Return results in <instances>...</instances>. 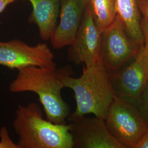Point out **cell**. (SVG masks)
Segmentation results:
<instances>
[{
  "label": "cell",
  "mask_w": 148,
  "mask_h": 148,
  "mask_svg": "<svg viewBox=\"0 0 148 148\" xmlns=\"http://www.w3.org/2000/svg\"><path fill=\"white\" fill-rule=\"evenodd\" d=\"M87 5L88 0H60V22L50 39L54 49L73 45Z\"/></svg>",
  "instance_id": "cell-10"
},
{
  "label": "cell",
  "mask_w": 148,
  "mask_h": 148,
  "mask_svg": "<svg viewBox=\"0 0 148 148\" xmlns=\"http://www.w3.org/2000/svg\"><path fill=\"white\" fill-rule=\"evenodd\" d=\"M111 135L123 148H134L148 130V123L136 104L116 96L112 102L106 120Z\"/></svg>",
  "instance_id": "cell-4"
},
{
  "label": "cell",
  "mask_w": 148,
  "mask_h": 148,
  "mask_svg": "<svg viewBox=\"0 0 148 148\" xmlns=\"http://www.w3.org/2000/svg\"><path fill=\"white\" fill-rule=\"evenodd\" d=\"M16 0H0V13L4 11L6 7Z\"/></svg>",
  "instance_id": "cell-19"
},
{
  "label": "cell",
  "mask_w": 148,
  "mask_h": 148,
  "mask_svg": "<svg viewBox=\"0 0 148 148\" xmlns=\"http://www.w3.org/2000/svg\"><path fill=\"white\" fill-rule=\"evenodd\" d=\"M117 97L137 105L148 79V60L140 50L130 63L110 76Z\"/></svg>",
  "instance_id": "cell-9"
},
{
  "label": "cell",
  "mask_w": 148,
  "mask_h": 148,
  "mask_svg": "<svg viewBox=\"0 0 148 148\" xmlns=\"http://www.w3.org/2000/svg\"><path fill=\"white\" fill-rule=\"evenodd\" d=\"M32 6L29 21L37 25L41 38L50 40L55 31L60 0H28Z\"/></svg>",
  "instance_id": "cell-11"
},
{
  "label": "cell",
  "mask_w": 148,
  "mask_h": 148,
  "mask_svg": "<svg viewBox=\"0 0 148 148\" xmlns=\"http://www.w3.org/2000/svg\"><path fill=\"white\" fill-rule=\"evenodd\" d=\"M65 88L73 90L76 101L74 114L95 116L106 120L109 109L117 95L111 78L100 59L85 67L81 76H68L63 79Z\"/></svg>",
  "instance_id": "cell-2"
},
{
  "label": "cell",
  "mask_w": 148,
  "mask_h": 148,
  "mask_svg": "<svg viewBox=\"0 0 148 148\" xmlns=\"http://www.w3.org/2000/svg\"><path fill=\"white\" fill-rule=\"evenodd\" d=\"M142 29L144 37V45L141 51L148 60V19L142 17Z\"/></svg>",
  "instance_id": "cell-16"
},
{
  "label": "cell",
  "mask_w": 148,
  "mask_h": 148,
  "mask_svg": "<svg viewBox=\"0 0 148 148\" xmlns=\"http://www.w3.org/2000/svg\"><path fill=\"white\" fill-rule=\"evenodd\" d=\"M101 32L87 5L74 42L68 50V59L88 67L99 60Z\"/></svg>",
  "instance_id": "cell-8"
},
{
  "label": "cell",
  "mask_w": 148,
  "mask_h": 148,
  "mask_svg": "<svg viewBox=\"0 0 148 148\" xmlns=\"http://www.w3.org/2000/svg\"><path fill=\"white\" fill-rule=\"evenodd\" d=\"M87 5L97 26L102 33L111 25L116 16L115 0H88Z\"/></svg>",
  "instance_id": "cell-13"
},
{
  "label": "cell",
  "mask_w": 148,
  "mask_h": 148,
  "mask_svg": "<svg viewBox=\"0 0 148 148\" xmlns=\"http://www.w3.org/2000/svg\"><path fill=\"white\" fill-rule=\"evenodd\" d=\"M13 126L19 148H73L67 124L44 119L41 109L35 103L19 106Z\"/></svg>",
  "instance_id": "cell-3"
},
{
  "label": "cell",
  "mask_w": 148,
  "mask_h": 148,
  "mask_svg": "<svg viewBox=\"0 0 148 148\" xmlns=\"http://www.w3.org/2000/svg\"><path fill=\"white\" fill-rule=\"evenodd\" d=\"M0 148H19L16 143L12 140L7 129L2 127L0 130Z\"/></svg>",
  "instance_id": "cell-15"
},
{
  "label": "cell",
  "mask_w": 148,
  "mask_h": 148,
  "mask_svg": "<svg viewBox=\"0 0 148 148\" xmlns=\"http://www.w3.org/2000/svg\"><path fill=\"white\" fill-rule=\"evenodd\" d=\"M138 4L142 17L148 19V0H138Z\"/></svg>",
  "instance_id": "cell-17"
},
{
  "label": "cell",
  "mask_w": 148,
  "mask_h": 148,
  "mask_svg": "<svg viewBox=\"0 0 148 148\" xmlns=\"http://www.w3.org/2000/svg\"><path fill=\"white\" fill-rule=\"evenodd\" d=\"M117 14L123 23L130 37L140 47L144 45L142 29V16L138 0H115Z\"/></svg>",
  "instance_id": "cell-12"
},
{
  "label": "cell",
  "mask_w": 148,
  "mask_h": 148,
  "mask_svg": "<svg viewBox=\"0 0 148 148\" xmlns=\"http://www.w3.org/2000/svg\"><path fill=\"white\" fill-rule=\"evenodd\" d=\"M134 148H148V130L140 138Z\"/></svg>",
  "instance_id": "cell-18"
},
{
  "label": "cell",
  "mask_w": 148,
  "mask_h": 148,
  "mask_svg": "<svg viewBox=\"0 0 148 148\" xmlns=\"http://www.w3.org/2000/svg\"><path fill=\"white\" fill-rule=\"evenodd\" d=\"M54 56L47 45L30 46L21 40L0 42V65L17 70L28 66L56 68Z\"/></svg>",
  "instance_id": "cell-7"
},
{
  "label": "cell",
  "mask_w": 148,
  "mask_h": 148,
  "mask_svg": "<svg viewBox=\"0 0 148 148\" xmlns=\"http://www.w3.org/2000/svg\"><path fill=\"white\" fill-rule=\"evenodd\" d=\"M142 48L130 37L117 14L112 23L101 34L99 59L111 76L132 60Z\"/></svg>",
  "instance_id": "cell-5"
},
{
  "label": "cell",
  "mask_w": 148,
  "mask_h": 148,
  "mask_svg": "<svg viewBox=\"0 0 148 148\" xmlns=\"http://www.w3.org/2000/svg\"><path fill=\"white\" fill-rule=\"evenodd\" d=\"M66 124L73 148H123L109 131L105 121L99 118L72 113Z\"/></svg>",
  "instance_id": "cell-6"
},
{
  "label": "cell",
  "mask_w": 148,
  "mask_h": 148,
  "mask_svg": "<svg viewBox=\"0 0 148 148\" xmlns=\"http://www.w3.org/2000/svg\"><path fill=\"white\" fill-rule=\"evenodd\" d=\"M137 105L148 123V79L139 99Z\"/></svg>",
  "instance_id": "cell-14"
},
{
  "label": "cell",
  "mask_w": 148,
  "mask_h": 148,
  "mask_svg": "<svg viewBox=\"0 0 148 148\" xmlns=\"http://www.w3.org/2000/svg\"><path fill=\"white\" fill-rule=\"evenodd\" d=\"M74 75L69 65L63 67L28 66L18 70V75L10 85L12 93L30 92L38 96L48 120L66 125L70 106L62 96L63 79Z\"/></svg>",
  "instance_id": "cell-1"
}]
</instances>
